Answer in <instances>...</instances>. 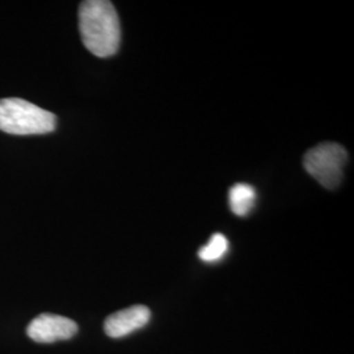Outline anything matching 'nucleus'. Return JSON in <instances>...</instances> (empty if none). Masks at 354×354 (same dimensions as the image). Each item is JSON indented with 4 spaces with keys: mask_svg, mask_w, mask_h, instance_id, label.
I'll list each match as a JSON object with an SVG mask.
<instances>
[{
    "mask_svg": "<svg viewBox=\"0 0 354 354\" xmlns=\"http://www.w3.org/2000/svg\"><path fill=\"white\" fill-rule=\"evenodd\" d=\"M77 332V324L68 317L41 314L35 317L28 328L26 335L39 344H51L59 340H68L74 337Z\"/></svg>",
    "mask_w": 354,
    "mask_h": 354,
    "instance_id": "20e7f679",
    "label": "nucleus"
},
{
    "mask_svg": "<svg viewBox=\"0 0 354 354\" xmlns=\"http://www.w3.org/2000/svg\"><path fill=\"white\" fill-rule=\"evenodd\" d=\"M57 117L19 97L0 99V131L12 136H39L55 130Z\"/></svg>",
    "mask_w": 354,
    "mask_h": 354,
    "instance_id": "f03ea898",
    "label": "nucleus"
},
{
    "mask_svg": "<svg viewBox=\"0 0 354 354\" xmlns=\"http://www.w3.org/2000/svg\"><path fill=\"white\" fill-rule=\"evenodd\" d=\"M150 317L151 311L149 307L142 304L131 306L106 317L104 323V330L112 339L125 337L131 332L143 328L150 322Z\"/></svg>",
    "mask_w": 354,
    "mask_h": 354,
    "instance_id": "39448f33",
    "label": "nucleus"
},
{
    "mask_svg": "<svg viewBox=\"0 0 354 354\" xmlns=\"http://www.w3.org/2000/svg\"><path fill=\"white\" fill-rule=\"evenodd\" d=\"M228 251V241L222 234H214L207 244L198 251L200 259L205 263L219 261Z\"/></svg>",
    "mask_w": 354,
    "mask_h": 354,
    "instance_id": "0eeeda50",
    "label": "nucleus"
},
{
    "mask_svg": "<svg viewBox=\"0 0 354 354\" xmlns=\"http://www.w3.org/2000/svg\"><path fill=\"white\" fill-rule=\"evenodd\" d=\"M256 203V190L250 184H235L228 192L231 212L238 216L250 214Z\"/></svg>",
    "mask_w": 354,
    "mask_h": 354,
    "instance_id": "423d86ee",
    "label": "nucleus"
},
{
    "mask_svg": "<svg viewBox=\"0 0 354 354\" xmlns=\"http://www.w3.org/2000/svg\"><path fill=\"white\" fill-rule=\"evenodd\" d=\"M79 30L84 46L93 55L108 58L118 51L121 26L112 1H83L79 7Z\"/></svg>",
    "mask_w": 354,
    "mask_h": 354,
    "instance_id": "f257e3e1",
    "label": "nucleus"
},
{
    "mask_svg": "<svg viewBox=\"0 0 354 354\" xmlns=\"http://www.w3.org/2000/svg\"><path fill=\"white\" fill-rule=\"evenodd\" d=\"M348 163V152L339 143H320L306 152L304 169L327 189L342 184L344 168Z\"/></svg>",
    "mask_w": 354,
    "mask_h": 354,
    "instance_id": "7ed1b4c3",
    "label": "nucleus"
}]
</instances>
